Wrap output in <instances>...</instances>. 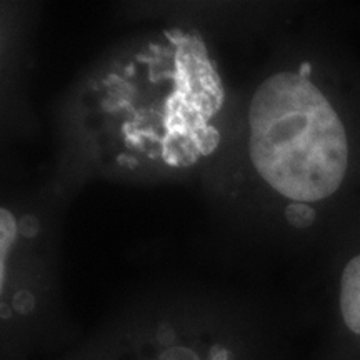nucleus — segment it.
I'll return each mask as SVG.
<instances>
[{
  "mask_svg": "<svg viewBox=\"0 0 360 360\" xmlns=\"http://www.w3.org/2000/svg\"><path fill=\"white\" fill-rule=\"evenodd\" d=\"M225 89L204 37L160 34L115 58L90 80L94 132L127 170L191 169L220 143Z\"/></svg>",
  "mask_w": 360,
  "mask_h": 360,
  "instance_id": "1",
  "label": "nucleus"
},
{
  "mask_svg": "<svg viewBox=\"0 0 360 360\" xmlns=\"http://www.w3.org/2000/svg\"><path fill=\"white\" fill-rule=\"evenodd\" d=\"M249 152L270 188L292 202H319L339 191L349 165L344 124L310 80V64L277 72L249 105Z\"/></svg>",
  "mask_w": 360,
  "mask_h": 360,
  "instance_id": "2",
  "label": "nucleus"
},
{
  "mask_svg": "<svg viewBox=\"0 0 360 360\" xmlns=\"http://www.w3.org/2000/svg\"><path fill=\"white\" fill-rule=\"evenodd\" d=\"M340 310L345 326L360 335V255L350 259L342 272Z\"/></svg>",
  "mask_w": 360,
  "mask_h": 360,
  "instance_id": "3",
  "label": "nucleus"
},
{
  "mask_svg": "<svg viewBox=\"0 0 360 360\" xmlns=\"http://www.w3.org/2000/svg\"><path fill=\"white\" fill-rule=\"evenodd\" d=\"M17 236H19V220L13 217L11 210L2 207V210H0V278H2V289L6 285L7 259Z\"/></svg>",
  "mask_w": 360,
  "mask_h": 360,
  "instance_id": "4",
  "label": "nucleus"
},
{
  "mask_svg": "<svg viewBox=\"0 0 360 360\" xmlns=\"http://www.w3.org/2000/svg\"><path fill=\"white\" fill-rule=\"evenodd\" d=\"M285 219L292 227L307 229L315 222V210L307 204L292 202L285 209Z\"/></svg>",
  "mask_w": 360,
  "mask_h": 360,
  "instance_id": "5",
  "label": "nucleus"
},
{
  "mask_svg": "<svg viewBox=\"0 0 360 360\" xmlns=\"http://www.w3.org/2000/svg\"><path fill=\"white\" fill-rule=\"evenodd\" d=\"M12 305H13V309H15L19 314L25 315V314L32 312V309L35 305L34 295L30 294L29 290L15 292V295H13V300H12Z\"/></svg>",
  "mask_w": 360,
  "mask_h": 360,
  "instance_id": "6",
  "label": "nucleus"
},
{
  "mask_svg": "<svg viewBox=\"0 0 360 360\" xmlns=\"http://www.w3.org/2000/svg\"><path fill=\"white\" fill-rule=\"evenodd\" d=\"M40 232V222L34 215H24L19 220V233L25 238H34L37 237Z\"/></svg>",
  "mask_w": 360,
  "mask_h": 360,
  "instance_id": "7",
  "label": "nucleus"
},
{
  "mask_svg": "<svg viewBox=\"0 0 360 360\" xmlns=\"http://www.w3.org/2000/svg\"><path fill=\"white\" fill-rule=\"evenodd\" d=\"M159 360H200L193 350L187 347H169L160 355Z\"/></svg>",
  "mask_w": 360,
  "mask_h": 360,
  "instance_id": "8",
  "label": "nucleus"
},
{
  "mask_svg": "<svg viewBox=\"0 0 360 360\" xmlns=\"http://www.w3.org/2000/svg\"><path fill=\"white\" fill-rule=\"evenodd\" d=\"M2 317H11V310L6 309V304H2Z\"/></svg>",
  "mask_w": 360,
  "mask_h": 360,
  "instance_id": "9",
  "label": "nucleus"
}]
</instances>
